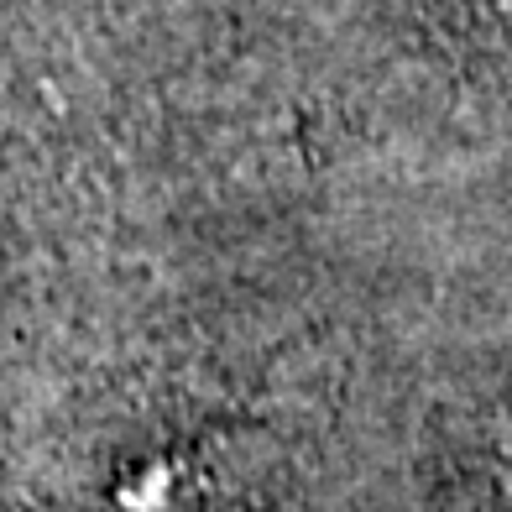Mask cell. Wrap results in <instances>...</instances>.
Returning <instances> with one entry per match:
<instances>
[{
	"label": "cell",
	"mask_w": 512,
	"mask_h": 512,
	"mask_svg": "<svg viewBox=\"0 0 512 512\" xmlns=\"http://www.w3.org/2000/svg\"><path fill=\"white\" fill-rule=\"evenodd\" d=\"M476 502L471 512H512V371L497 382V398L476 418Z\"/></svg>",
	"instance_id": "1"
}]
</instances>
